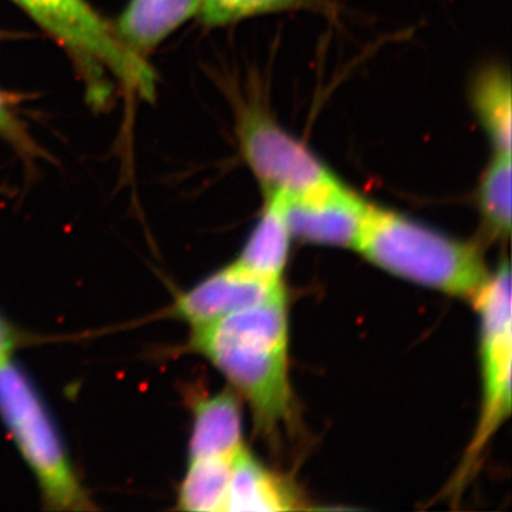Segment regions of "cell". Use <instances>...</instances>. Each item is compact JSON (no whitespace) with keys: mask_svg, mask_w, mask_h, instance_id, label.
<instances>
[{"mask_svg":"<svg viewBox=\"0 0 512 512\" xmlns=\"http://www.w3.org/2000/svg\"><path fill=\"white\" fill-rule=\"evenodd\" d=\"M232 461L234 458L188 460L187 471L178 488V510L227 512Z\"/></svg>","mask_w":512,"mask_h":512,"instance_id":"13","label":"cell"},{"mask_svg":"<svg viewBox=\"0 0 512 512\" xmlns=\"http://www.w3.org/2000/svg\"><path fill=\"white\" fill-rule=\"evenodd\" d=\"M281 298H285L282 281L252 274L235 262L183 293L171 312L175 318L190 323L192 329Z\"/></svg>","mask_w":512,"mask_h":512,"instance_id":"8","label":"cell"},{"mask_svg":"<svg viewBox=\"0 0 512 512\" xmlns=\"http://www.w3.org/2000/svg\"><path fill=\"white\" fill-rule=\"evenodd\" d=\"M239 144L266 195L295 197L336 178L311 150L261 110L242 114Z\"/></svg>","mask_w":512,"mask_h":512,"instance_id":"6","label":"cell"},{"mask_svg":"<svg viewBox=\"0 0 512 512\" xmlns=\"http://www.w3.org/2000/svg\"><path fill=\"white\" fill-rule=\"evenodd\" d=\"M0 420L49 511L96 510L42 394L13 357L0 363Z\"/></svg>","mask_w":512,"mask_h":512,"instance_id":"3","label":"cell"},{"mask_svg":"<svg viewBox=\"0 0 512 512\" xmlns=\"http://www.w3.org/2000/svg\"><path fill=\"white\" fill-rule=\"evenodd\" d=\"M190 346L210 360L248 400L256 423L266 433L288 423L292 393L286 298L192 328Z\"/></svg>","mask_w":512,"mask_h":512,"instance_id":"1","label":"cell"},{"mask_svg":"<svg viewBox=\"0 0 512 512\" xmlns=\"http://www.w3.org/2000/svg\"><path fill=\"white\" fill-rule=\"evenodd\" d=\"M192 413L188 460L235 458L244 448L241 406L234 392L202 397L192 406Z\"/></svg>","mask_w":512,"mask_h":512,"instance_id":"9","label":"cell"},{"mask_svg":"<svg viewBox=\"0 0 512 512\" xmlns=\"http://www.w3.org/2000/svg\"><path fill=\"white\" fill-rule=\"evenodd\" d=\"M301 0H201L200 15L207 25H231L251 16L293 8Z\"/></svg>","mask_w":512,"mask_h":512,"instance_id":"16","label":"cell"},{"mask_svg":"<svg viewBox=\"0 0 512 512\" xmlns=\"http://www.w3.org/2000/svg\"><path fill=\"white\" fill-rule=\"evenodd\" d=\"M473 299L480 316L483 406L476 436L467 451L463 477L511 413V271L507 261L487 279Z\"/></svg>","mask_w":512,"mask_h":512,"instance_id":"5","label":"cell"},{"mask_svg":"<svg viewBox=\"0 0 512 512\" xmlns=\"http://www.w3.org/2000/svg\"><path fill=\"white\" fill-rule=\"evenodd\" d=\"M201 0H130L116 25L128 47L143 55L200 12Z\"/></svg>","mask_w":512,"mask_h":512,"instance_id":"11","label":"cell"},{"mask_svg":"<svg viewBox=\"0 0 512 512\" xmlns=\"http://www.w3.org/2000/svg\"><path fill=\"white\" fill-rule=\"evenodd\" d=\"M302 498L285 478L276 476L242 448L232 461L227 511L303 510Z\"/></svg>","mask_w":512,"mask_h":512,"instance_id":"10","label":"cell"},{"mask_svg":"<svg viewBox=\"0 0 512 512\" xmlns=\"http://www.w3.org/2000/svg\"><path fill=\"white\" fill-rule=\"evenodd\" d=\"M279 198L292 237L311 244L356 249L370 204L338 178L295 197Z\"/></svg>","mask_w":512,"mask_h":512,"instance_id":"7","label":"cell"},{"mask_svg":"<svg viewBox=\"0 0 512 512\" xmlns=\"http://www.w3.org/2000/svg\"><path fill=\"white\" fill-rule=\"evenodd\" d=\"M356 251L390 274L448 295L474 298L490 278L473 245L375 205H370Z\"/></svg>","mask_w":512,"mask_h":512,"instance_id":"2","label":"cell"},{"mask_svg":"<svg viewBox=\"0 0 512 512\" xmlns=\"http://www.w3.org/2000/svg\"><path fill=\"white\" fill-rule=\"evenodd\" d=\"M291 238L281 198L278 195H266L261 220L242 249L237 264L262 278L282 281Z\"/></svg>","mask_w":512,"mask_h":512,"instance_id":"12","label":"cell"},{"mask_svg":"<svg viewBox=\"0 0 512 512\" xmlns=\"http://www.w3.org/2000/svg\"><path fill=\"white\" fill-rule=\"evenodd\" d=\"M20 342H22V335L19 330L15 329V326L0 312V363L13 357Z\"/></svg>","mask_w":512,"mask_h":512,"instance_id":"18","label":"cell"},{"mask_svg":"<svg viewBox=\"0 0 512 512\" xmlns=\"http://www.w3.org/2000/svg\"><path fill=\"white\" fill-rule=\"evenodd\" d=\"M66 49L87 84L90 99L103 103L110 80L151 100L156 74L143 55L126 45L116 26L87 0H12Z\"/></svg>","mask_w":512,"mask_h":512,"instance_id":"4","label":"cell"},{"mask_svg":"<svg viewBox=\"0 0 512 512\" xmlns=\"http://www.w3.org/2000/svg\"><path fill=\"white\" fill-rule=\"evenodd\" d=\"M0 137L6 138L22 150H32L29 137L26 136L22 124L16 119L2 92H0Z\"/></svg>","mask_w":512,"mask_h":512,"instance_id":"17","label":"cell"},{"mask_svg":"<svg viewBox=\"0 0 512 512\" xmlns=\"http://www.w3.org/2000/svg\"><path fill=\"white\" fill-rule=\"evenodd\" d=\"M511 80L500 69L485 70L474 87V106L497 154H511Z\"/></svg>","mask_w":512,"mask_h":512,"instance_id":"14","label":"cell"},{"mask_svg":"<svg viewBox=\"0 0 512 512\" xmlns=\"http://www.w3.org/2000/svg\"><path fill=\"white\" fill-rule=\"evenodd\" d=\"M511 173V154L495 153L478 188L481 217L495 237H510Z\"/></svg>","mask_w":512,"mask_h":512,"instance_id":"15","label":"cell"}]
</instances>
